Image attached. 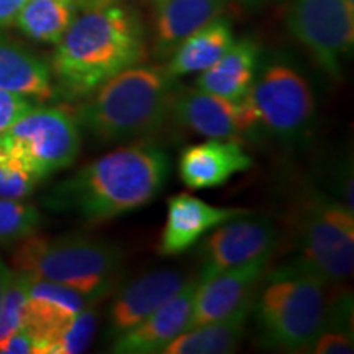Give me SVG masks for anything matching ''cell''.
Instances as JSON below:
<instances>
[{
  "label": "cell",
  "instance_id": "1",
  "mask_svg": "<svg viewBox=\"0 0 354 354\" xmlns=\"http://www.w3.org/2000/svg\"><path fill=\"white\" fill-rule=\"evenodd\" d=\"M145 59L146 38L138 13L112 0H91L56 43L50 68L57 94L81 99Z\"/></svg>",
  "mask_w": 354,
  "mask_h": 354
},
{
  "label": "cell",
  "instance_id": "2",
  "mask_svg": "<svg viewBox=\"0 0 354 354\" xmlns=\"http://www.w3.org/2000/svg\"><path fill=\"white\" fill-rule=\"evenodd\" d=\"M169 171V158L158 145L140 141L122 146L53 187L46 205L94 223L112 220L154 201Z\"/></svg>",
  "mask_w": 354,
  "mask_h": 354
},
{
  "label": "cell",
  "instance_id": "3",
  "mask_svg": "<svg viewBox=\"0 0 354 354\" xmlns=\"http://www.w3.org/2000/svg\"><path fill=\"white\" fill-rule=\"evenodd\" d=\"M176 77L161 66H131L115 74L76 112V120L100 143L151 136L171 117Z\"/></svg>",
  "mask_w": 354,
  "mask_h": 354
},
{
  "label": "cell",
  "instance_id": "4",
  "mask_svg": "<svg viewBox=\"0 0 354 354\" xmlns=\"http://www.w3.org/2000/svg\"><path fill=\"white\" fill-rule=\"evenodd\" d=\"M12 254L13 271L73 287L92 302L112 294L123 271V253L113 243L86 234L48 238L30 234Z\"/></svg>",
  "mask_w": 354,
  "mask_h": 354
},
{
  "label": "cell",
  "instance_id": "5",
  "mask_svg": "<svg viewBox=\"0 0 354 354\" xmlns=\"http://www.w3.org/2000/svg\"><path fill=\"white\" fill-rule=\"evenodd\" d=\"M325 286L297 261L269 272L253 305L263 343L284 351H308L325 328Z\"/></svg>",
  "mask_w": 354,
  "mask_h": 354
},
{
  "label": "cell",
  "instance_id": "6",
  "mask_svg": "<svg viewBox=\"0 0 354 354\" xmlns=\"http://www.w3.org/2000/svg\"><path fill=\"white\" fill-rule=\"evenodd\" d=\"M299 258L326 286L348 281L354 266V212L343 202L312 190L294 216Z\"/></svg>",
  "mask_w": 354,
  "mask_h": 354
},
{
  "label": "cell",
  "instance_id": "7",
  "mask_svg": "<svg viewBox=\"0 0 354 354\" xmlns=\"http://www.w3.org/2000/svg\"><path fill=\"white\" fill-rule=\"evenodd\" d=\"M245 102L253 117L254 133L263 131L279 143H297L308 135L315 120L312 84L286 59L258 66Z\"/></svg>",
  "mask_w": 354,
  "mask_h": 354
},
{
  "label": "cell",
  "instance_id": "8",
  "mask_svg": "<svg viewBox=\"0 0 354 354\" xmlns=\"http://www.w3.org/2000/svg\"><path fill=\"white\" fill-rule=\"evenodd\" d=\"M79 153L81 128L61 107L33 105L0 131V162L19 165L38 180L69 167Z\"/></svg>",
  "mask_w": 354,
  "mask_h": 354
},
{
  "label": "cell",
  "instance_id": "9",
  "mask_svg": "<svg viewBox=\"0 0 354 354\" xmlns=\"http://www.w3.org/2000/svg\"><path fill=\"white\" fill-rule=\"evenodd\" d=\"M287 28L331 79L354 44V0H290Z\"/></svg>",
  "mask_w": 354,
  "mask_h": 354
},
{
  "label": "cell",
  "instance_id": "10",
  "mask_svg": "<svg viewBox=\"0 0 354 354\" xmlns=\"http://www.w3.org/2000/svg\"><path fill=\"white\" fill-rule=\"evenodd\" d=\"M277 245V228L266 215L250 214L228 220L214 228V233L202 243L201 277L238 268L251 261L272 256Z\"/></svg>",
  "mask_w": 354,
  "mask_h": 354
},
{
  "label": "cell",
  "instance_id": "11",
  "mask_svg": "<svg viewBox=\"0 0 354 354\" xmlns=\"http://www.w3.org/2000/svg\"><path fill=\"white\" fill-rule=\"evenodd\" d=\"M269 259L271 256L216 272L202 281L197 279L189 328L225 320L243 310L253 308L256 290L266 276Z\"/></svg>",
  "mask_w": 354,
  "mask_h": 354
},
{
  "label": "cell",
  "instance_id": "12",
  "mask_svg": "<svg viewBox=\"0 0 354 354\" xmlns=\"http://www.w3.org/2000/svg\"><path fill=\"white\" fill-rule=\"evenodd\" d=\"M171 117L179 127L210 140L240 141L254 133L245 99L233 102L201 88H177Z\"/></svg>",
  "mask_w": 354,
  "mask_h": 354
},
{
  "label": "cell",
  "instance_id": "13",
  "mask_svg": "<svg viewBox=\"0 0 354 354\" xmlns=\"http://www.w3.org/2000/svg\"><path fill=\"white\" fill-rule=\"evenodd\" d=\"M91 305L94 302L73 287L28 276L24 330L33 338L35 354H46L74 317Z\"/></svg>",
  "mask_w": 354,
  "mask_h": 354
},
{
  "label": "cell",
  "instance_id": "14",
  "mask_svg": "<svg viewBox=\"0 0 354 354\" xmlns=\"http://www.w3.org/2000/svg\"><path fill=\"white\" fill-rule=\"evenodd\" d=\"M246 214H250V210L215 207L189 194L171 197L167 202V216L158 253L161 256L184 253L218 225Z\"/></svg>",
  "mask_w": 354,
  "mask_h": 354
},
{
  "label": "cell",
  "instance_id": "15",
  "mask_svg": "<svg viewBox=\"0 0 354 354\" xmlns=\"http://www.w3.org/2000/svg\"><path fill=\"white\" fill-rule=\"evenodd\" d=\"M196 287L197 279H189L187 284L174 297L131 330L115 338L112 351L118 354L161 353L167 343L189 328Z\"/></svg>",
  "mask_w": 354,
  "mask_h": 354
},
{
  "label": "cell",
  "instance_id": "16",
  "mask_svg": "<svg viewBox=\"0 0 354 354\" xmlns=\"http://www.w3.org/2000/svg\"><path fill=\"white\" fill-rule=\"evenodd\" d=\"M185 284L187 279L179 271L159 269L125 286L110 307L107 335L115 339L131 330L146 317L151 315L154 310L174 297Z\"/></svg>",
  "mask_w": 354,
  "mask_h": 354
},
{
  "label": "cell",
  "instance_id": "17",
  "mask_svg": "<svg viewBox=\"0 0 354 354\" xmlns=\"http://www.w3.org/2000/svg\"><path fill=\"white\" fill-rule=\"evenodd\" d=\"M253 166L240 141L210 140L187 146L179 156L177 171L185 187L192 190L218 187L234 174Z\"/></svg>",
  "mask_w": 354,
  "mask_h": 354
},
{
  "label": "cell",
  "instance_id": "18",
  "mask_svg": "<svg viewBox=\"0 0 354 354\" xmlns=\"http://www.w3.org/2000/svg\"><path fill=\"white\" fill-rule=\"evenodd\" d=\"M154 55L167 59L177 46L227 7L228 0H154Z\"/></svg>",
  "mask_w": 354,
  "mask_h": 354
},
{
  "label": "cell",
  "instance_id": "19",
  "mask_svg": "<svg viewBox=\"0 0 354 354\" xmlns=\"http://www.w3.org/2000/svg\"><path fill=\"white\" fill-rule=\"evenodd\" d=\"M0 88L25 95L35 102L57 95L50 64L28 48L0 33Z\"/></svg>",
  "mask_w": 354,
  "mask_h": 354
},
{
  "label": "cell",
  "instance_id": "20",
  "mask_svg": "<svg viewBox=\"0 0 354 354\" xmlns=\"http://www.w3.org/2000/svg\"><path fill=\"white\" fill-rule=\"evenodd\" d=\"M259 66V46L251 38L233 41L228 51L197 79V88L241 102L250 92Z\"/></svg>",
  "mask_w": 354,
  "mask_h": 354
},
{
  "label": "cell",
  "instance_id": "21",
  "mask_svg": "<svg viewBox=\"0 0 354 354\" xmlns=\"http://www.w3.org/2000/svg\"><path fill=\"white\" fill-rule=\"evenodd\" d=\"M234 41L232 21L218 15L184 39L167 57V73L172 77L203 73L220 59Z\"/></svg>",
  "mask_w": 354,
  "mask_h": 354
},
{
  "label": "cell",
  "instance_id": "22",
  "mask_svg": "<svg viewBox=\"0 0 354 354\" xmlns=\"http://www.w3.org/2000/svg\"><path fill=\"white\" fill-rule=\"evenodd\" d=\"M251 310L220 322L194 326L176 336L162 348V354H228L238 348L245 336L248 317Z\"/></svg>",
  "mask_w": 354,
  "mask_h": 354
},
{
  "label": "cell",
  "instance_id": "23",
  "mask_svg": "<svg viewBox=\"0 0 354 354\" xmlns=\"http://www.w3.org/2000/svg\"><path fill=\"white\" fill-rule=\"evenodd\" d=\"M84 6L86 0H28L15 25L30 39L56 44Z\"/></svg>",
  "mask_w": 354,
  "mask_h": 354
},
{
  "label": "cell",
  "instance_id": "24",
  "mask_svg": "<svg viewBox=\"0 0 354 354\" xmlns=\"http://www.w3.org/2000/svg\"><path fill=\"white\" fill-rule=\"evenodd\" d=\"M26 300H28V276L12 271L0 299V351L13 333L24 328Z\"/></svg>",
  "mask_w": 354,
  "mask_h": 354
},
{
  "label": "cell",
  "instance_id": "25",
  "mask_svg": "<svg viewBox=\"0 0 354 354\" xmlns=\"http://www.w3.org/2000/svg\"><path fill=\"white\" fill-rule=\"evenodd\" d=\"M41 223L38 209L13 198H0V245H12L37 233Z\"/></svg>",
  "mask_w": 354,
  "mask_h": 354
},
{
  "label": "cell",
  "instance_id": "26",
  "mask_svg": "<svg viewBox=\"0 0 354 354\" xmlns=\"http://www.w3.org/2000/svg\"><path fill=\"white\" fill-rule=\"evenodd\" d=\"M97 328V313L91 307L82 310L46 349V354H77L91 346Z\"/></svg>",
  "mask_w": 354,
  "mask_h": 354
},
{
  "label": "cell",
  "instance_id": "27",
  "mask_svg": "<svg viewBox=\"0 0 354 354\" xmlns=\"http://www.w3.org/2000/svg\"><path fill=\"white\" fill-rule=\"evenodd\" d=\"M39 180L32 172H28L13 162H0V198H20L28 197Z\"/></svg>",
  "mask_w": 354,
  "mask_h": 354
},
{
  "label": "cell",
  "instance_id": "28",
  "mask_svg": "<svg viewBox=\"0 0 354 354\" xmlns=\"http://www.w3.org/2000/svg\"><path fill=\"white\" fill-rule=\"evenodd\" d=\"M353 348V331L323 328L308 351L315 354H351L354 351Z\"/></svg>",
  "mask_w": 354,
  "mask_h": 354
},
{
  "label": "cell",
  "instance_id": "29",
  "mask_svg": "<svg viewBox=\"0 0 354 354\" xmlns=\"http://www.w3.org/2000/svg\"><path fill=\"white\" fill-rule=\"evenodd\" d=\"M33 105L37 104L28 97L0 88V131L10 127L17 118L28 112Z\"/></svg>",
  "mask_w": 354,
  "mask_h": 354
},
{
  "label": "cell",
  "instance_id": "30",
  "mask_svg": "<svg viewBox=\"0 0 354 354\" xmlns=\"http://www.w3.org/2000/svg\"><path fill=\"white\" fill-rule=\"evenodd\" d=\"M0 353H8V354H35V342L26 331L21 328L13 333L10 338L7 339V343L3 344L2 351Z\"/></svg>",
  "mask_w": 354,
  "mask_h": 354
},
{
  "label": "cell",
  "instance_id": "31",
  "mask_svg": "<svg viewBox=\"0 0 354 354\" xmlns=\"http://www.w3.org/2000/svg\"><path fill=\"white\" fill-rule=\"evenodd\" d=\"M28 0H0V28L15 25L17 15Z\"/></svg>",
  "mask_w": 354,
  "mask_h": 354
},
{
  "label": "cell",
  "instance_id": "32",
  "mask_svg": "<svg viewBox=\"0 0 354 354\" xmlns=\"http://www.w3.org/2000/svg\"><path fill=\"white\" fill-rule=\"evenodd\" d=\"M12 276V269H8L6 264L2 263V259H0V299H2V294L3 290H6L7 287V282L8 279Z\"/></svg>",
  "mask_w": 354,
  "mask_h": 354
},
{
  "label": "cell",
  "instance_id": "33",
  "mask_svg": "<svg viewBox=\"0 0 354 354\" xmlns=\"http://www.w3.org/2000/svg\"><path fill=\"white\" fill-rule=\"evenodd\" d=\"M238 2L241 3L243 7H246V8H259V7H263V6H266V3H271V2H276V0H238Z\"/></svg>",
  "mask_w": 354,
  "mask_h": 354
}]
</instances>
